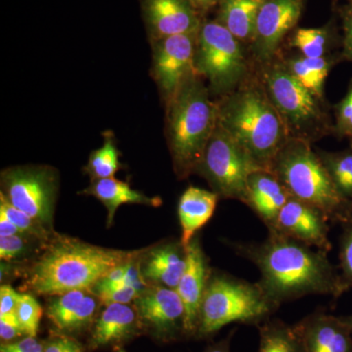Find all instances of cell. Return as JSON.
Segmentation results:
<instances>
[{
	"mask_svg": "<svg viewBox=\"0 0 352 352\" xmlns=\"http://www.w3.org/2000/svg\"><path fill=\"white\" fill-rule=\"evenodd\" d=\"M261 243H238L234 250L261 272L258 282L278 307L310 295L339 298L346 291L327 252L277 232Z\"/></svg>",
	"mask_w": 352,
	"mask_h": 352,
	"instance_id": "cell-1",
	"label": "cell"
},
{
	"mask_svg": "<svg viewBox=\"0 0 352 352\" xmlns=\"http://www.w3.org/2000/svg\"><path fill=\"white\" fill-rule=\"evenodd\" d=\"M135 251L108 249L55 233L28 267L23 270V291L57 296L90 289L111 271L141 256Z\"/></svg>",
	"mask_w": 352,
	"mask_h": 352,
	"instance_id": "cell-2",
	"label": "cell"
},
{
	"mask_svg": "<svg viewBox=\"0 0 352 352\" xmlns=\"http://www.w3.org/2000/svg\"><path fill=\"white\" fill-rule=\"evenodd\" d=\"M217 124L259 168L270 170L289 138L258 71L252 72L235 90L220 98Z\"/></svg>",
	"mask_w": 352,
	"mask_h": 352,
	"instance_id": "cell-3",
	"label": "cell"
},
{
	"mask_svg": "<svg viewBox=\"0 0 352 352\" xmlns=\"http://www.w3.org/2000/svg\"><path fill=\"white\" fill-rule=\"evenodd\" d=\"M205 80L190 74L166 106V136L173 170L178 179L196 173L219 119V101Z\"/></svg>",
	"mask_w": 352,
	"mask_h": 352,
	"instance_id": "cell-4",
	"label": "cell"
},
{
	"mask_svg": "<svg viewBox=\"0 0 352 352\" xmlns=\"http://www.w3.org/2000/svg\"><path fill=\"white\" fill-rule=\"evenodd\" d=\"M270 170L292 198L319 208L330 221L340 223L351 210L352 201L340 195L310 143L289 138Z\"/></svg>",
	"mask_w": 352,
	"mask_h": 352,
	"instance_id": "cell-5",
	"label": "cell"
},
{
	"mask_svg": "<svg viewBox=\"0 0 352 352\" xmlns=\"http://www.w3.org/2000/svg\"><path fill=\"white\" fill-rule=\"evenodd\" d=\"M278 308L258 283L212 270L201 302L196 339H208L229 324L259 326Z\"/></svg>",
	"mask_w": 352,
	"mask_h": 352,
	"instance_id": "cell-6",
	"label": "cell"
},
{
	"mask_svg": "<svg viewBox=\"0 0 352 352\" xmlns=\"http://www.w3.org/2000/svg\"><path fill=\"white\" fill-rule=\"evenodd\" d=\"M266 94L283 120L289 138L312 143L333 134L332 120L326 104L289 74L279 54L256 66Z\"/></svg>",
	"mask_w": 352,
	"mask_h": 352,
	"instance_id": "cell-7",
	"label": "cell"
},
{
	"mask_svg": "<svg viewBox=\"0 0 352 352\" xmlns=\"http://www.w3.org/2000/svg\"><path fill=\"white\" fill-rule=\"evenodd\" d=\"M254 66L249 48L217 20L204 19L198 32L194 69L220 98L239 87Z\"/></svg>",
	"mask_w": 352,
	"mask_h": 352,
	"instance_id": "cell-8",
	"label": "cell"
},
{
	"mask_svg": "<svg viewBox=\"0 0 352 352\" xmlns=\"http://www.w3.org/2000/svg\"><path fill=\"white\" fill-rule=\"evenodd\" d=\"M59 186V171L46 164L10 166L0 175V195L50 232Z\"/></svg>",
	"mask_w": 352,
	"mask_h": 352,
	"instance_id": "cell-9",
	"label": "cell"
},
{
	"mask_svg": "<svg viewBox=\"0 0 352 352\" xmlns=\"http://www.w3.org/2000/svg\"><path fill=\"white\" fill-rule=\"evenodd\" d=\"M256 168L245 150L217 124L196 173L205 178L219 199L245 204L248 178Z\"/></svg>",
	"mask_w": 352,
	"mask_h": 352,
	"instance_id": "cell-10",
	"label": "cell"
},
{
	"mask_svg": "<svg viewBox=\"0 0 352 352\" xmlns=\"http://www.w3.org/2000/svg\"><path fill=\"white\" fill-rule=\"evenodd\" d=\"M199 32V31H198ZM198 32L175 34L152 41V78L164 106L193 73Z\"/></svg>",
	"mask_w": 352,
	"mask_h": 352,
	"instance_id": "cell-11",
	"label": "cell"
},
{
	"mask_svg": "<svg viewBox=\"0 0 352 352\" xmlns=\"http://www.w3.org/2000/svg\"><path fill=\"white\" fill-rule=\"evenodd\" d=\"M143 331L157 342L184 339L185 308L177 291L149 285L134 300Z\"/></svg>",
	"mask_w": 352,
	"mask_h": 352,
	"instance_id": "cell-12",
	"label": "cell"
},
{
	"mask_svg": "<svg viewBox=\"0 0 352 352\" xmlns=\"http://www.w3.org/2000/svg\"><path fill=\"white\" fill-rule=\"evenodd\" d=\"M303 8L305 0H263L254 38L248 47L254 65L261 66L277 57L285 38L296 29Z\"/></svg>",
	"mask_w": 352,
	"mask_h": 352,
	"instance_id": "cell-13",
	"label": "cell"
},
{
	"mask_svg": "<svg viewBox=\"0 0 352 352\" xmlns=\"http://www.w3.org/2000/svg\"><path fill=\"white\" fill-rule=\"evenodd\" d=\"M150 43L198 32L204 16L191 0H139Z\"/></svg>",
	"mask_w": 352,
	"mask_h": 352,
	"instance_id": "cell-14",
	"label": "cell"
},
{
	"mask_svg": "<svg viewBox=\"0 0 352 352\" xmlns=\"http://www.w3.org/2000/svg\"><path fill=\"white\" fill-rule=\"evenodd\" d=\"M329 217L319 208L289 197L278 217L274 230L303 244L328 252Z\"/></svg>",
	"mask_w": 352,
	"mask_h": 352,
	"instance_id": "cell-15",
	"label": "cell"
},
{
	"mask_svg": "<svg viewBox=\"0 0 352 352\" xmlns=\"http://www.w3.org/2000/svg\"><path fill=\"white\" fill-rule=\"evenodd\" d=\"M186 268L176 291L185 308L184 339L196 338L201 302L205 296L212 268L196 235L186 247Z\"/></svg>",
	"mask_w": 352,
	"mask_h": 352,
	"instance_id": "cell-16",
	"label": "cell"
},
{
	"mask_svg": "<svg viewBox=\"0 0 352 352\" xmlns=\"http://www.w3.org/2000/svg\"><path fill=\"white\" fill-rule=\"evenodd\" d=\"M102 305L90 289H76L53 296L46 307V315L57 333L75 338L92 327Z\"/></svg>",
	"mask_w": 352,
	"mask_h": 352,
	"instance_id": "cell-17",
	"label": "cell"
},
{
	"mask_svg": "<svg viewBox=\"0 0 352 352\" xmlns=\"http://www.w3.org/2000/svg\"><path fill=\"white\" fill-rule=\"evenodd\" d=\"M144 333L133 303H109L99 312L90 330L89 351L120 346Z\"/></svg>",
	"mask_w": 352,
	"mask_h": 352,
	"instance_id": "cell-18",
	"label": "cell"
},
{
	"mask_svg": "<svg viewBox=\"0 0 352 352\" xmlns=\"http://www.w3.org/2000/svg\"><path fill=\"white\" fill-rule=\"evenodd\" d=\"M186 263V248L182 241H168L147 248L139 258V268L146 284L176 289Z\"/></svg>",
	"mask_w": 352,
	"mask_h": 352,
	"instance_id": "cell-19",
	"label": "cell"
},
{
	"mask_svg": "<svg viewBox=\"0 0 352 352\" xmlns=\"http://www.w3.org/2000/svg\"><path fill=\"white\" fill-rule=\"evenodd\" d=\"M296 325L305 352H352V333L342 316L317 311Z\"/></svg>",
	"mask_w": 352,
	"mask_h": 352,
	"instance_id": "cell-20",
	"label": "cell"
},
{
	"mask_svg": "<svg viewBox=\"0 0 352 352\" xmlns=\"http://www.w3.org/2000/svg\"><path fill=\"white\" fill-rule=\"evenodd\" d=\"M289 197L270 170L256 168L248 178L245 204L267 227L268 232L274 230L280 212Z\"/></svg>",
	"mask_w": 352,
	"mask_h": 352,
	"instance_id": "cell-21",
	"label": "cell"
},
{
	"mask_svg": "<svg viewBox=\"0 0 352 352\" xmlns=\"http://www.w3.org/2000/svg\"><path fill=\"white\" fill-rule=\"evenodd\" d=\"M219 200V197L212 190L189 186L183 192L178 201L177 214L182 226L180 241L185 248L212 219Z\"/></svg>",
	"mask_w": 352,
	"mask_h": 352,
	"instance_id": "cell-22",
	"label": "cell"
},
{
	"mask_svg": "<svg viewBox=\"0 0 352 352\" xmlns=\"http://www.w3.org/2000/svg\"><path fill=\"white\" fill-rule=\"evenodd\" d=\"M85 196L96 198L107 208V227L112 226L118 208L126 204H138L148 207H160L162 200L159 197H149L132 189L127 182L115 177L91 180L89 186L80 192Z\"/></svg>",
	"mask_w": 352,
	"mask_h": 352,
	"instance_id": "cell-23",
	"label": "cell"
},
{
	"mask_svg": "<svg viewBox=\"0 0 352 352\" xmlns=\"http://www.w3.org/2000/svg\"><path fill=\"white\" fill-rule=\"evenodd\" d=\"M281 59L289 74L321 100H325L324 87L329 74L336 64L344 61L340 52L320 58H308L298 53Z\"/></svg>",
	"mask_w": 352,
	"mask_h": 352,
	"instance_id": "cell-24",
	"label": "cell"
},
{
	"mask_svg": "<svg viewBox=\"0 0 352 352\" xmlns=\"http://www.w3.org/2000/svg\"><path fill=\"white\" fill-rule=\"evenodd\" d=\"M263 0H220L217 22L249 47Z\"/></svg>",
	"mask_w": 352,
	"mask_h": 352,
	"instance_id": "cell-25",
	"label": "cell"
},
{
	"mask_svg": "<svg viewBox=\"0 0 352 352\" xmlns=\"http://www.w3.org/2000/svg\"><path fill=\"white\" fill-rule=\"evenodd\" d=\"M342 44L335 20L319 28H296L289 36V45L300 55L308 58H320L332 54Z\"/></svg>",
	"mask_w": 352,
	"mask_h": 352,
	"instance_id": "cell-26",
	"label": "cell"
},
{
	"mask_svg": "<svg viewBox=\"0 0 352 352\" xmlns=\"http://www.w3.org/2000/svg\"><path fill=\"white\" fill-rule=\"evenodd\" d=\"M258 352H305L298 325H289L281 319H268L258 326Z\"/></svg>",
	"mask_w": 352,
	"mask_h": 352,
	"instance_id": "cell-27",
	"label": "cell"
},
{
	"mask_svg": "<svg viewBox=\"0 0 352 352\" xmlns=\"http://www.w3.org/2000/svg\"><path fill=\"white\" fill-rule=\"evenodd\" d=\"M103 138V145L89 155L87 166L83 168L85 175L91 180L115 177L116 173L122 168L115 134L113 131H104Z\"/></svg>",
	"mask_w": 352,
	"mask_h": 352,
	"instance_id": "cell-28",
	"label": "cell"
},
{
	"mask_svg": "<svg viewBox=\"0 0 352 352\" xmlns=\"http://www.w3.org/2000/svg\"><path fill=\"white\" fill-rule=\"evenodd\" d=\"M316 152L340 195L352 201V144L344 151Z\"/></svg>",
	"mask_w": 352,
	"mask_h": 352,
	"instance_id": "cell-29",
	"label": "cell"
},
{
	"mask_svg": "<svg viewBox=\"0 0 352 352\" xmlns=\"http://www.w3.org/2000/svg\"><path fill=\"white\" fill-rule=\"evenodd\" d=\"M46 243L27 234L0 237V258L6 263L27 259L34 252H41Z\"/></svg>",
	"mask_w": 352,
	"mask_h": 352,
	"instance_id": "cell-30",
	"label": "cell"
},
{
	"mask_svg": "<svg viewBox=\"0 0 352 352\" xmlns=\"http://www.w3.org/2000/svg\"><path fill=\"white\" fill-rule=\"evenodd\" d=\"M0 215L10 220L23 232L34 236L43 242H48L55 234V232H50L47 229L44 228L29 214L22 212L19 208L14 207L1 195H0Z\"/></svg>",
	"mask_w": 352,
	"mask_h": 352,
	"instance_id": "cell-31",
	"label": "cell"
},
{
	"mask_svg": "<svg viewBox=\"0 0 352 352\" xmlns=\"http://www.w3.org/2000/svg\"><path fill=\"white\" fill-rule=\"evenodd\" d=\"M43 314V307L31 293L21 294L16 316L25 336L36 337Z\"/></svg>",
	"mask_w": 352,
	"mask_h": 352,
	"instance_id": "cell-32",
	"label": "cell"
},
{
	"mask_svg": "<svg viewBox=\"0 0 352 352\" xmlns=\"http://www.w3.org/2000/svg\"><path fill=\"white\" fill-rule=\"evenodd\" d=\"M340 242V277L346 291L352 289V207L344 219Z\"/></svg>",
	"mask_w": 352,
	"mask_h": 352,
	"instance_id": "cell-33",
	"label": "cell"
},
{
	"mask_svg": "<svg viewBox=\"0 0 352 352\" xmlns=\"http://www.w3.org/2000/svg\"><path fill=\"white\" fill-rule=\"evenodd\" d=\"M91 292L100 298L103 305L109 303H133L141 293L140 289L129 285L105 284L100 281L94 285Z\"/></svg>",
	"mask_w": 352,
	"mask_h": 352,
	"instance_id": "cell-34",
	"label": "cell"
},
{
	"mask_svg": "<svg viewBox=\"0 0 352 352\" xmlns=\"http://www.w3.org/2000/svg\"><path fill=\"white\" fill-rule=\"evenodd\" d=\"M335 124L333 134L339 139H347L352 144V78L349 82L346 94L344 98L336 104Z\"/></svg>",
	"mask_w": 352,
	"mask_h": 352,
	"instance_id": "cell-35",
	"label": "cell"
},
{
	"mask_svg": "<svg viewBox=\"0 0 352 352\" xmlns=\"http://www.w3.org/2000/svg\"><path fill=\"white\" fill-rule=\"evenodd\" d=\"M339 14L342 20V56L344 61L352 62V0H346V3L340 7Z\"/></svg>",
	"mask_w": 352,
	"mask_h": 352,
	"instance_id": "cell-36",
	"label": "cell"
},
{
	"mask_svg": "<svg viewBox=\"0 0 352 352\" xmlns=\"http://www.w3.org/2000/svg\"><path fill=\"white\" fill-rule=\"evenodd\" d=\"M44 352H78L83 351L82 344L74 337L58 333L43 342Z\"/></svg>",
	"mask_w": 352,
	"mask_h": 352,
	"instance_id": "cell-37",
	"label": "cell"
},
{
	"mask_svg": "<svg viewBox=\"0 0 352 352\" xmlns=\"http://www.w3.org/2000/svg\"><path fill=\"white\" fill-rule=\"evenodd\" d=\"M0 352H44L43 342L36 337L25 336L14 342H2Z\"/></svg>",
	"mask_w": 352,
	"mask_h": 352,
	"instance_id": "cell-38",
	"label": "cell"
},
{
	"mask_svg": "<svg viewBox=\"0 0 352 352\" xmlns=\"http://www.w3.org/2000/svg\"><path fill=\"white\" fill-rule=\"evenodd\" d=\"M25 336L16 315L0 316V339L2 342H10Z\"/></svg>",
	"mask_w": 352,
	"mask_h": 352,
	"instance_id": "cell-39",
	"label": "cell"
},
{
	"mask_svg": "<svg viewBox=\"0 0 352 352\" xmlns=\"http://www.w3.org/2000/svg\"><path fill=\"white\" fill-rule=\"evenodd\" d=\"M21 294L17 293L10 285H2L0 288V316L16 315Z\"/></svg>",
	"mask_w": 352,
	"mask_h": 352,
	"instance_id": "cell-40",
	"label": "cell"
},
{
	"mask_svg": "<svg viewBox=\"0 0 352 352\" xmlns=\"http://www.w3.org/2000/svg\"><path fill=\"white\" fill-rule=\"evenodd\" d=\"M234 333L235 331L229 333L224 339L210 344L201 352H230L231 340H232Z\"/></svg>",
	"mask_w": 352,
	"mask_h": 352,
	"instance_id": "cell-41",
	"label": "cell"
},
{
	"mask_svg": "<svg viewBox=\"0 0 352 352\" xmlns=\"http://www.w3.org/2000/svg\"><path fill=\"white\" fill-rule=\"evenodd\" d=\"M25 234L20 230L15 224H13L10 220L6 217L0 215V237H8V236L22 235ZM28 235V234H27Z\"/></svg>",
	"mask_w": 352,
	"mask_h": 352,
	"instance_id": "cell-42",
	"label": "cell"
},
{
	"mask_svg": "<svg viewBox=\"0 0 352 352\" xmlns=\"http://www.w3.org/2000/svg\"><path fill=\"white\" fill-rule=\"evenodd\" d=\"M201 15H205L215 6H219L220 0H191Z\"/></svg>",
	"mask_w": 352,
	"mask_h": 352,
	"instance_id": "cell-43",
	"label": "cell"
},
{
	"mask_svg": "<svg viewBox=\"0 0 352 352\" xmlns=\"http://www.w3.org/2000/svg\"><path fill=\"white\" fill-rule=\"evenodd\" d=\"M342 319L346 321L347 325H349V329H351L352 333V315H349V316H342Z\"/></svg>",
	"mask_w": 352,
	"mask_h": 352,
	"instance_id": "cell-44",
	"label": "cell"
},
{
	"mask_svg": "<svg viewBox=\"0 0 352 352\" xmlns=\"http://www.w3.org/2000/svg\"><path fill=\"white\" fill-rule=\"evenodd\" d=\"M113 352H126L122 346L113 347Z\"/></svg>",
	"mask_w": 352,
	"mask_h": 352,
	"instance_id": "cell-45",
	"label": "cell"
}]
</instances>
